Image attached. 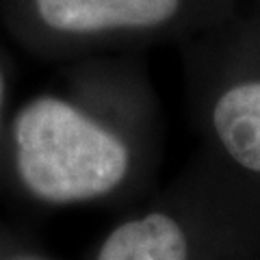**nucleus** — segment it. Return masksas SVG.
I'll return each instance as SVG.
<instances>
[{
  "instance_id": "1",
  "label": "nucleus",
  "mask_w": 260,
  "mask_h": 260,
  "mask_svg": "<svg viewBox=\"0 0 260 260\" xmlns=\"http://www.w3.org/2000/svg\"><path fill=\"white\" fill-rule=\"evenodd\" d=\"M13 150L20 182L46 204L102 198L119 186L130 165L119 137L54 95H39L20 109Z\"/></svg>"
},
{
  "instance_id": "2",
  "label": "nucleus",
  "mask_w": 260,
  "mask_h": 260,
  "mask_svg": "<svg viewBox=\"0 0 260 260\" xmlns=\"http://www.w3.org/2000/svg\"><path fill=\"white\" fill-rule=\"evenodd\" d=\"M48 28L59 32H100L152 28L178 11L180 0H32Z\"/></svg>"
},
{
  "instance_id": "3",
  "label": "nucleus",
  "mask_w": 260,
  "mask_h": 260,
  "mask_svg": "<svg viewBox=\"0 0 260 260\" xmlns=\"http://www.w3.org/2000/svg\"><path fill=\"white\" fill-rule=\"evenodd\" d=\"M98 260H189V249L172 217L150 213L117 225L102 243Z\"/></svg>"
},
{
  "instance_id": "4",
  "label": "nucleus",
  "mask_w": 260,
  "mask_h": 260,
  "mask_svg": "<svg viewBox=\"0 0 260 260\" xmlns=\"http://www.w3.org/2000/svg\"><path fill=\"white\" fill-rule=\"evenodd\" d=\"M215 130L230 156L251 172H260V83L237 85L217 100Z\"/></svg>"
},
{
  "instance_id": "5",
  "label": "nucleus",
  "mask_w": 260,
  "mask_h": 260,
  "mask_svg": "<svg viewBox=\"0 0 260 260\" xmlns=\"http://www.w3.org/2000/svg\"><path fill=\"white\" fill-rule=\"evenodd\" d=\"M3 107H5V76L0 70V121H3Z\"/></svg>"
},
{
  "instance_id": "6",
  "label": "nucleus",
  "mask_w": 260,
  "mask_h": 260,
  "mask_svg": "<svg viewBox=\"0 0 260 260\" xmlns=\"http://www.w3.org/2000/svg\"><path fill=\"white\" fill-rule=\"evenodd\" d=\"M15 260H44V258H37V256H22V258H15Z\"/></svg>"
}]
</instances>
